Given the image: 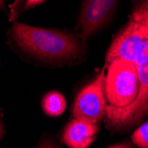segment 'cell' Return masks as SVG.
<instances>
[{
    "mask_svg": "<svg viewBox=\"0 0 148 148\" xmlns=\"http://www.w3.org/2000/svg\"><path fill=\"white\" fill-rule=\"evenodd\" d=\"M133 63L138 70L139 92L135 103L121 124L119 132L133 129L148 115V36Z\"/></svg>",
    "mask_w": 148,
    "mask_h": 148,
    "instance_id": "obj_5",
    "label": "cell"
},
{
    "mask_svg": "<svg viewBox=\"0 0 148 148\" xmlns=\"http://www.w3.org/2000/svg\"><path fill=\"white\" fill-rule=\"evenodd\" d=\"M45 0H14L10 5L9 20L15 21L21 13L42 4Z\"/></svg>",
    "mask_w": 148,
    "mask_h": 148,
    "instance_id": "obj_9",
    "label": "cell"
},
{
    "mask_svg": "<svg viewBox=\"0 0 148 148\" xmlns=\"http://www.w3.org/2000/svg\"><path fill=\"white\" fill-rule=\"evenodd\" d=\"M99 130L98 124L73 119L63 131L62 140L69 148H88Z\"/></svg>",
    "mask_w": 148,
    "mask_h": 148,
    "instance_id": "obj_7",
    "label": "cell"
},
{
    "mask_svg": "<svg viewBox=\"0 0 148 148\" xmlns=\"http://www.w3.org/2000/svg\"><path fill=\"white\" fill-rule=\"evenodd\" d=\"M148 34L142 26L129 20L113 39L106 52L105 66L114 60L134 62Z\"/></svg>",
    "mask_w": 148,
    "mask_h": 148,
    "instance_id": "obj_4",
    "label": "cell"
},
{
    "mask_svg": "<svg viewBox=\"0 0 148 148\" xmlns=\"http://www.w3.org/2000/svg\"><path fill=\"white\" fill-rule=\"evenodd\" d=\"M42 148H51V147H50V146H44V147H42Z\"/></svg>",
    "mask_w": 148,
    "mask_h": 148,
    "instance_id": "obj_15",
    "label": "cell"
},
{
    "mask_svg": "<svg viewBox=\"0 0 148 148\" xmlns=\"http://www.w3.org/2000/svg\"><path fill=\"white\" fill-rule=\"evenodd\" d=\"M0 10H1V11H6L5 0H0Z\"/></svg>",
    "mask_w": 148,
    "mask_h": 148,
    "instance_id": "obj_13",
    "label": "cell"
},
{
    "mask_svg": "<svg viewBox=\"0 0 148 148\" xmlns=\"http://www.w3.org/2000/svg\"><path fill=\"white\" fill-rule=\"evenodd\" d=\"M140 2H142V1H147V0H139Z\"/></svg>",
    "mask_w": 148,
    "mask_h": 148,
    "instance_id": "obj_16",
    "label": "cell"
},
{
    "mask_svg": "<svg viewBox=\"0 0 148 148\" xmlns=\"http://www.w3.org/2000/svg\"><path fill=\"white\" fill-rule=\"evenodd\" d=\"M66 99L61 93L58 91H50L43 98L42 107L44 112L50 116H59L66 109Z\"/></svg>",
    "mask_w": 148,
    "mask_h": 148,
    "instance_id": "obj_8",
    "label": "cell"
},
{
    "mask_svg": "<svg viewBox=\"0 0 148 148\" xmlns=\"http://www.w3.org/2000/svg\"><path fill=\"white\" fill-rule=\"evenodd\" d=\"M9 37L27 54L51 62L74 60L84 52V40L79 34L59 29L14 21L9 30Z\"/></svg>",
    "mask_w": 148,
    "mask_h": 148,
    "instance_id": "obj_1",
    "label": "cell"
},
{
    "mask_svg": "<svg viewBox=\"0 0 148 148\" xmlns=\"http://www.w3.org/2000/svg\"><path fill=\"white\" fill-rule=\"evenodd\" d=\"M131 139L139 148H148V121L132 133Z\"/></svg>",
    "mask_w": 148,
    "mask_h": 148,
    "instance_id": "obj_11",
    "label": "cell"
},
{
    "mask_svg": "<svg viewBox=\"0 0 148 148\" xmlns=\"http://www.w3.org/2000/svg\"><path fill=\"white\" fill-rule=\"evenodd\" d=\"M105 70L104 68L95 79L77 94L72 107L75 119L90 124H99L104 120L106 108L104 88Z\"/></svg>",
    "mask_w": 148,
    "mask_h": 148,
    "instance_id": "obj_3",
    "label": "cell"
},
{
    "mask_svg": "<svg viewBox=\"0 0 148 148\" xmlns=\"http://www.w3.org/2000/svg\"><path fill=\"white\" fill-rule=\"evenodd\" d=\"M130 21L142 26L148 34V0L139 2L134 6L130 16Z\"/></svg>",
    "mask_w": 148,
    "mask_h": 148,
    "instance_id": "obj_10",
    "label": "cell"
},
{
    "mask_svg": "<svg viewBox=\"0 0 148 148\" xmlns=\"http://www.w3.org/2000/svg\"><path fill=\"white\" fill-rule=\"evenodd\" d=\"M117 0H84L80 10L76 28L84 40L100 30L114 12Z\"/></svg>",
    "mask_w": 148,
    "mask_h": 148,
    "instance_id": "obj_6",
    "label": "cell"
},
{
    "mask_svg": "<svg viewBox=\"0 0 148 148\" xmlns=\"http://www.w3.org/2000/svg\"><path fill=\"white\" fill-rule=\"evenodd\" d=\"M104 68L106 69L105 124L110 131L119 132L124 117L138 96V70L135 64L128 60H114Z\"/></svg>",
    "mask_w": 148,
    "mask_h": 148,
    "instance_id": "obj_2",
    "label": "cell"
},
{
    "mask_svg": "<svg viewBox=\"0 0 148 148\" xmlns=\"http://www.w3.org/2000/svg\"><path fill=\"white\" fill-rule=\"evenodd\" d=\"M108 148H132L131 145L128 143H123V144H118V145H114L113 146H110Z\"/></svg>",
    "mask_w": 148,
    "mask_h": 148,
    "instance_id": "obj_12",
    "label": "cell"
},
{
    "mask_svg": "<svg viewBox=\"0 0 148 148\" xmlns=\"http://www.w3.org/2000/svg\"><path fill=\"white\" fill-rule=\"evenodd\" d=\"M3 135H4V128H3V124H2L1 120H0V140H1Z\"/></svg>",
    "mask_w": 148,
    "mask_h": 148,
    "instance_id": "obj_14",
    "label": "cell"
}]
</instances>
